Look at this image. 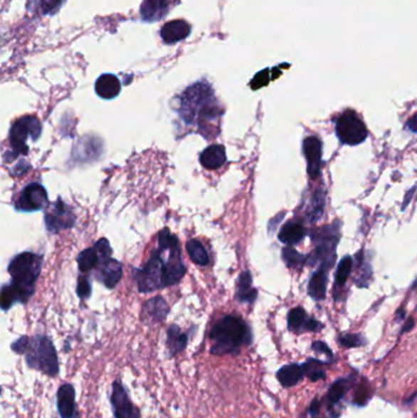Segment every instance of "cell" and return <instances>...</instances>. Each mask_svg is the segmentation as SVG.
I'll return each instance as SVG.
<instances>
[{
  "label": "cell",
  "mask_w": 417,
  "mask_h": 418,
  "mask_svg": "<svg viewBox=\"0 0 417 418\" xmlns=\"http://www.w3.org/2000/svg\"><path fill=\"white\" fill-rule=\"evenodd\" d=\"M307 316L304 309L296 307L291 309L287 314V328L294 333H301L306 331V324H307Z\"/></svg>",
  "instance_id": "27"
},
{
  "label": "cell",
  "mask_w": 417,
  "mask_h": 418,
  "mask_svg": "<svg viewBox=\"0 0 417 418\" xmlns=\"http://www.w3.org/2000/svg\"><path fill=\"white\" fill-rule=\"evenodd\" d=\"M340 343L347 346V348H357L364 344V340L361 339L360 336H355V334H347V336L340 338Z\"/></svg>",
  "instance_id": "35"
},
{
  "label": "cell",
  "mask_w": 417,
  "mask_h": 418,
  "mask_svg": "<svg viewBox=\"0 0 417 418\" xmlns=\"http://www.w3.org/2000/svg\"><path fill=\"white\" fill-rule=\"evenodd\" d=\"M413 327V319L410 318L408 321V324H405V327L403 328V331H401V333H405V331H408Z\"/></svg>",
  "instance_id": "41"
},
{
  "label": "cell",
  "mask_w": 417,
  "mask_h": 418,
  "mask_svg": "<svg viewBox=\"0 0 417 418\" xmlns=\"http://www.w3.org/2000/svg\"><path fill=\"white\" fill-rule=\"evenodd\" d=\"M322 328V324L313 318H309L307 324H306V331H317Z\"/></svg>",
  "instance_id": "38"
},
{
  "label": "cell",
  "mask_w": 417,
  "mask_h": 418,
  "mask_svg": "<svg viewBox=\"0 0 417 418\" xmlns=\"http://www.w3.org/2000/svg\"><path fill=\"white\" fill-rule=\"evenodd\" d=\"M48 205V193L41 183H33L22 190L15 202V208L21 212H36Z\"/></svg>",
  "instance_id": "10"
},
{
  "label": "cell",
  "mask_w": 417,
  "mask_h": 418,
  "mask_svg": "<svg viewBox=\"0 0 417 418\" xmlns=\"http://www.w3.org/2000/svg\"><path fill=\"white\" fill-rule=\"evenodd\" d=\"M335 131L340 142L348 146H357L367 139V129L354 110H345L335 122Z\"/></svg>",
  "instance_id": "7"
},
{
  "label": "cell",
  "mask_w": 417,
  "mask_h": 418,
  "mask_svg": "<svg viewBox=\"0 0 417 418\" xmlns=\"http://www.w3.org/2000/svg\"><path fill=\"white\" fill-rule=\"evenodd\" d=\"M345 389H347V384H345L344 380H339V382L333 384V387L330 388L329 394H328V401H329V404H332V405H333V404H337V402L343 397Z\"/></svg>",
  "instance_id": "32"
},
{
  "label": "cell",
  "mask_w": 417,
  "mask_h": 418,
  "mask_svg": "<svg viewBox=\"0 0 417 418\" xmlns=\"http://www.w3.org/2000/svg\"><path fill=\"white\" fill-rule=\"evenodd\" d=\"M100 268H97V279L105 284V288L113 289L119 283L122 275V266L120 262L112 257L105 258L100 262Z\"/></svg>",
  "instance_id": "14"
},
{
  "label": "cell",
  "mask_w": 417,
  "mask_h": 418,
  "mask_svg": "<svg viewBox=\"0 0 417 418\" xmlns=\"http://www.w3.org/2000/svg\"><path fill=\"white\" fill-rule=\"evenodd\" d=\"M96 93L103 100H114L122 91V83L113 74L100 75L95 85Z\"/></svg>",
  "instance_id": "17"
},
{
  "label": "cell",
  "mask_w": 417,
  "mask_h": 418,
  "mask_svg": "<svg viewBox=\"0 0 417 418\" xmlns=\"http://www.w3.org/2000/svg\"><path fill=\"white\" fill-rule=\"evenodd\" d=\"M305 375V367L301 365H287L277 372V379L284 388H290L300 382Z\"/></svg>",
  "instance_id": "22"
},
{
  "label": "cell",
  "mask_w": 417,
  "mask_h": 418,
  "mask_svg": "<svg viewBox=\"0 0 417 418\" xmlns=\"http://www.w3.org/2000/svg\"><path fill=\"white\" fill-rule=\"evenodd\" d=\"M42 268V257L33 252H22L10 262L11 286L16 291L19 302L26 304L35 291V285Z\"/></svg>",
  "instance_id": "4"
},
{
  "label": "cell",
  "mask_w": 417,
  "mask_h": 418,
  "mask_svg": "<svg viewBox=\"0 0 417 418\" xmlns=\"http://www.w3.org/2000/svg\"><path fill=\"white\" fill-rule=\"evenodd\" d=\"M302 149H304L305 157L307 161V173L312 179H316L321 171V139L316 136H310L307 139H305Z\"/></svg>",
  "instance_id": "13"
},
{
  "label": "cell",
  "mask_w": 417,
  "mask_h": 418,
  "mask_svg": "<svg viewBox=\"0 0 417 418\" xmlns=\"http://www.w3.org/2000/svg\"><path fill=\"white\" fill-rule=\"evenodd\" d=\"M209 339L212 340L211 353L224 356L239 353L243 346L251 344L253 333L243 319L229 314L214 324Z\"/></svg>",
  "instance_id": "3"
},
{
  "label": "cell",
  "mask_w": 417,
  "mask_h": 418,
  "mask_svg": "<svg viewBox=\"0 0 417 418\" xmlns=\"http://www.w3.org/2000/svg\"><path fill=\"white\" fill-rule=\"evenodd\" d=\"M283 259L289 268H301L304 266L306 261H307V256H305L302 253L297 252L295 249H292L291 246H287L285 249H283L282 252Z\"/></svg>",
  "instance_id": "28"
},
{
  "label": "cell",
  "mask_w": 417,
  "mask_h": 418,
  "mask_svg": "<svg viewBox=\"0 0 417 418\" xmlns=\"http://www.w3.org/2000/svg\"><path fill=\"white\" fill-rule=\"evenodd\" d=\"M78 295L81 299L91 296V284L86 277H80L78 284Z\"/></svg>",
  "instance_id": "34"
},
{
  "label": "cell",
  "mask_w": 417,
  "mask_h": 418,
  "mask_svg": "<svg viewBox=\"0 0 417 418\" xmlns=\"http://www.w3.org/2000/svg\"><path fill=\"white\" fill-rule=\"evenodd\" d=\"M352 258L345 256L338 264V269L335 273V283L338 284L339 286H343L344 284L347 283L349 275L352 273Z\"/></svg>",
  "instance_id": "29"
},
{
  "label": "cell",
  "mask_w": 417,
  "mask_h": 418,
  "mask_svg": "<svg viewBox=\"0 0 417 418\" xmlns=\"http://www.w3.org/2000/svg\"><path fill=\"white\" fill-rule=\"evenodd\" d=\"M235 297L241 304H253L256 300L257 290L253 289V278L248 270L240 274L239 280L236 284Z\"/></svg>",
  "instance_id": "21"
},
{
  "label": "cell",
  "mask_w": 417,
  "mask_h": 418,
  "mask_svg": "<svg viewBox=\"0 0 417 418\" xmlns=\"http://www.w3.org/2000/svg\"><path fill=\"white\" fill-rule=\"evenodd\" d=\"M180 117L189 125L206 130L209 124L221 118L223 110L218 104L213 88L207 82H197L184 92L180 100Z\"/></svg>",
  "instance_id": "2"
},
{
  "label": "cell",
  "mask_w": 417,
  "mask_h": 418,
  "mask_svg": "<svg viewBox=\"0 0 417 418\" xmlns=\"http://www.w3.org/2000/svg\"><path fill=\"white\" fill-rule=\"evenodd\" d=\"M327 274L326 270L318 269L315 272L309 283V295L315 301H321L326 297Z\"/></svg>",
  "instance_id": "24"
},
{
  "label": "cell",
  "mask_w": 417,
  "mask_h": 418,
  "mask_svg": "<svg viewBox=\"0 0 417 418\" xmlns=\"http://www.w3.org/2000/svg\"><path fill=\"white\" fill-rule=\"evenodd\" d=\"M44 222H46L47 230L51 232H58V231L74 227L75 215L71 208L68 207L60 198H58L57 202L53 203L51 208L46 212Z\"/></svg>",
  "instance_id": "11"
},
{
  "label": "cell",
  "mask_w": 417,
  "mask_h": 418,
  "mask_svg": "<svg viewBox=\"0 0 417 418\" xmlns=\"http://www.w3.org/2000/svg\"><path fill=\"white\" fill-rule=\"evenodd\" d=\"M189 344V336L184 333L179 326H170L167 331V348L169 358H174L179 353H184Z\"/></svg>",
  "instance_id": "18"
},
{
  "label": "cell",
  "mask_w": 417,
  "mask_h": 418,
  "mask_svg": "<svg viewBox=\"0 0 417 418\" xmlns=\"http://www.w3.org/2000/svg\"><path fill=\"white\" fill-rule=\"evenodd\" d=\"M306 235L304 225L301 223L290 222L285 224L279 231V240L287 246L299 244Z\"/></svg>",
  "instance_id": "23"
},
{
  "label": "cell",
  "mask_w": 417,
  "mask_h": 418,
  "mask_svg": "<svg viewBox=\"0 0 417 418\" xmlns=\"http://www.w3.org/2000/svg\"><path fill=\"white\" fill-rule=\"evenodd\" d=\"M23 356L30 370H38L51 378H56L60 373L57 348L47 336L30 338Z\"/></svg>",
  "instance_id": "5"
},
{
  "label": "cell",
  "mask_w": 417,
  "mask_h": 418,
  "mask_svg": "<svg viewBox=\"0 0 417 418\" xmlns=\"http://www.w3.org/2000/svg\"><path fill=\"white\" fill-rule=\"evenodd\" d=\"M339 224L334 223L315 231L312 239L316 250L312 254V264L320 263V269L329 270L335 263V247L339 242Z\"/></svg>",
  "instance_id": "6"
},
{
  "label": "cell",
  "mask_w": 417,
  "mask_h": 418,
  "mask_svg": "<svg viewBox=\"0 0 417 418\" xmlns=\"http://www.w3.org/2000/svg\"><path fill=\"white\" fill-rule=\"evenodd\" d=\"M186 250L194 263L201 267L208 266V253H207L204 245L201 244L200 241H197V240L187 241Z\"/></svg>",
  "instance_id": "26"
},
{
  "label": "cell",
  "mask_w": 417,
  "mask_h": 418,
  "mask_svg": "<svg viewBox=\"0 0 417 418\" xmlns=\"http://www.w3.org/2000/svg\"><path fill=\"white\" fill-rule=\"evenodd\" d=\"M186 273L181 259L179 241L168 229L158 236V249L153 251L147 264L135 270V280L139 292L154 291L179 283Z\"/></svg>",
  "instance_id": "1"
},
{
  "label": "cell",
  "mask_w": 417,
  "mask_h": 418,
  "mask_svg": "<svg viewBox=\"0 0 417 418\" xmlns=\"http://www.w3.org/2000/svg\"><path fill=\"white\" fill-rule=\"evenodd\" d=\"M57 409L61 418H80L76 409V390L73 384H63L58 389Z\"/></svg>",
  "instance_id": "12"
},
{
  "label": "cell",
  "mask_w": 417,
  "mask_h": 418,
  "mask_svg": "<svg viewBox=\"0 0 417 418\" xmlns=\"http://www.w3.org/2000/svg\"><path fill=\"white\" fill-rule=\"evenodd\" d=\"M312 203V209H311L310 214L312 215L313 220H316V218L321 217L322 212H323V197L321 196V192L317 191L315 193Z\"/></svg>",
  "instance_id": "33"
},
{
  "label": "cell",
  "mask_w": 417,
  "mask_h": 418,
  "mask_svg": "<svg viewBox=\"0 0 417 418\" xmlns=\"http://www.w3.org/2000/svg\"><path fill=\"white\" fill-rule=\"evenodd\" d=\"M200 161L206 169H219L226 161V149L221 144H212L201 153Z\"/></svg>",
  "instance_id": "19"
},
{
  "label": "cell",
  "mask_w": 417,
  "mask_h": 418,
  "mask_svg": "<svg viewBox=\"0 0 417 418\" xmlns=\"http://www.w3.org/2000/svg\"><path fill=\"white\" fill-rule=\"evenodd\" d=\"M312 348L315 351H317V353H323L328 355V356H332L330 348L324 343H322V341H315L312 345Z\"/></svg>",
  "instance_id": "37"
},
{
  "label": "cell",
  "mask_w": 417,
  "mask_h": 418,
  "mask_svg": "<svg viewBox=\"0 0 417 418\" xmlns=\"http://www.w3.org/2000/svg\"><path fill=\"white\" fill-rule=\"evenodd\" d=\"M15 302H19L18 294L14 290L11 285H4L1 289V295H0L1 309L8 311Z\"/></svg>",
  "instance_id": "30"
},
{
  "label": "cell",
  "mask_w": 417,
  "mask_h": 418,
  "mask_svg": "<svg viewBox=\"0 0 417 418\" xmlns=\"http://www.w3.org/2000/svg\"><path fill=\"white\" fill-rule=\"evenodd\" d=\"M190 33H191V26L189 25V22L184 20L167 22L161 30L162 40L167 44L178 43L180 41L187 38Z\"/></svg>",
  "instance_id": "15"
},
{
  "label": "cell",
  "mask_w": 417,
  "mask_h": 418,
  "mask_svg": "<svg viewBox=\"0 0 417 418\" xmlns=\"http://www.w3.org/2000/svg\"><path fill=\"white\" fill-rule=\"evenodd\" d=\"M110 405L113 409L114 418H142L139 407L131 400L124 384L120 379L114 380L110 394Z\"/></svg>",
  "instance_id": "9"
},
{
  "label": "cell",
  "mask_w": 417,
  "mask_h": 418,
  "mask_svg": "<svg viewBox=\"0 0 417 418\" xmlns=\"http://www.w3.org/2000/svg\"><path fill=\"white\" fill-rule=\"evenodd\" d=\"M66 0H38L39 10L43 15L54 16L65 4Z\"/></svg>",
  "instance_id": "31"
},
{
  "label": "cell",
  "mask_w": 417,
  "mask_h": 418,
  "mask_svg": "<svg viewBox=\"0 0 417 418\" xmlns=\"http://www.w3.org/2000/svg\"><path fill=\"white\" fill-rule=\"evenodd\" d=\"M109 257L110 256L105 254L97 245H95V247L85 250V251H83V252L78 254V269L81 270L83 273H88L90 270L97 268L102 259H105V258Z\"/></svg>",
  "instance_id": "20"
},
{
  "label": "cell",
  "mask_w": 417,
  "mask_h": 418,
  "mask_svg": "<svg viewBox=\"0 0 417 418\" xmlns=\"http://www.w3.org/2000/svg\"><path fill=\"white\" fill-rule=\"evenodd\" d=\"M41 122L36 117H23L14 122L10 129V144L13 147L14 152L16 154H27V137L31 136L33 141H37L41 135Z\"/></svg>",
  "instance_id": "8"
},
{
  "label": "cell",
  "mask_w": 417,
  "mask_h": 418,
  "mask_svg": "<svg viewBox=\"0 0 417 418\" xmlns=\"http://www.w3.org/2000/svg\"><path fill=\"white\" fill-rule=\"evenodd\" d=\"M28 341H30L28 336H20L19 339L15 340L13 344H11V350H13L14 353H18V355H23L25 351H26Z\"/></svg>",
  "instance_id": "36"
},
{
  "label": "cell",
  "mask_w": 417,
  "mask_h": 418,
  "mask_svg": "<svg viewBox=\"0 0 417 418\" xmlns=\"http://www.w3.org/2000/svg\"><path fill=\"white\" fill-rule=\"evenodd\" d=\"M144 312L154 322H162L169 314V307L161 296H157L147 301L144 305Z\"/></svg>",
  "instance_id": "25"
},
{
  "label": "cell",
  "mask_w": 417,
  "mask_h": 418,
  "mask_svg": "<svg viewBox=\"0 0 417 418\" xmlns=\"http://www.w3.org/2000/svg\"><path fill=\"white\" fill-rule=\"evenodd\" d=\"M406 127L411 132H417V113L413 115V118L408 120V124H406Z\"/></svg>",
  "instance_id": "39"
},
{
  "label": "cell",
  "mask_w": 417,
  "mask_h": 418,
  "mask_svg": "<svg viewBox=\"0 0 417 418\" xmlns=\"http://www.w3.org/2000/svg\"><path fill=\"white\" fill-rule=\"evenodd\" d=\"M170 11V0H144L141 4V18L146 22L161 21Z\"/></svg>",
  "instance_id": "16"
},
{
  "label": "cell",
  "mask_w": 417,
  "mask_h": 418,
  "mask_svg": "<svg viewBox=\"0 0 417 418\" xmlns=\"http://www.w3.org/2000/svg\"><path fill=\"white\" fill-rule=\"evenodd\" d=\"M413 192H415V188H413V190H410V192L408 193V196L405 197L404 203H403V207H401V208L404 209L405 205H408V203H410V198L413 197Z\"/></svg>",
  "instance_id": "40"
}]
</instances>
